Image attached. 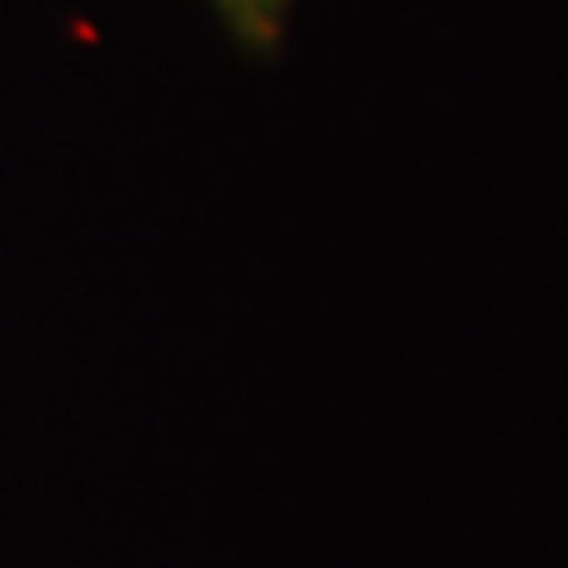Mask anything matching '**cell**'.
Segmentation results:
<instances>
[{
	"label": "cell",
	"mask_w": 568,
	"mask_h": 568,
	"mask_svg": "<svg viewBox=\"0 0 568 568\" xmlns=\"http://www.w3.org/2000/svg\"><path fill=\"white\" fill-rule=\"evenodd\" d=\"M209 6L223 20V29L233 33L237 48L256 52V58H271L284 43L294 0H209Z\"/></svg>",
	"instance_id": "obj_1"
}]
</instances>
